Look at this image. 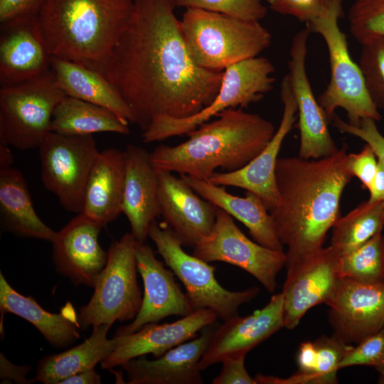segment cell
Here are the masks:
<instances>
[{"label":"cell","instance_id":"obj_1","mask_svg":"<svg viewBox=\"0 0 384 384\" xmlns=\"http://www.w3.org/2000/svg\"><path fill=\"white\" fill-rule=\"evenodd\" d=\"M174 0H134L129 21L100 70L144 131L157 116L184 118L208 106L223 72L198 66L183 38Z\"/></svg>","mask_w":384,"mask_h":384},{"label":"cell","instance_id":"obj_2","mask_svg":"<svg viewBox=\"0 0 384 384\" xmlns=\"http://www.w3.org/2000/svg\"><path fill=\"white\" fill-rule=\"evenodd\" d=\"M347 157L344 145L317 159L278 158L279 202L270 213L278 239L287 247V269L324 247L328 231L340 217L343 191L353 178Z\"/></svg>","mask_w":384,"mask_h":384},{"label":"cell","instance_id":"obj_3","mask_svg":"<svg viewBox=\"0 0 384 384\" xmlns=\"http://www.w3.org/2000/svg\"><path fill=\"white\" fill-rule=\"evenodd\" d=\"M216 117L188 133L185 142L156 147L149 153L155 169L207 181L218 169L231 172L244 167L276 132L270 121L242 108L228 109Z\"/></svg>","mask_w":384,"mask_h":384},{"label":"cell","instance_id":"obj_4","mask_svg":"<svg viewBox=\"0 0 384 384\" xmlns=\"http://www.w3.org/2000/svg\"><path fill=\"white\" fill-rule=\"evenodd\" d=\"M133 7L134 0H45L38 18L52 56L100 73Z\"/></svg>","mask_w":384,"mask_h":384},{"label":"cell","instance_id":"obj_5","mask_svg":"<svg viewBox=\"0 0 384 384\" xmlns=\"http://www.w3.org/2000/svg\"><path fill=\"white\" fill-rule=\"evenodd\" d=\"M180 28L193 62L213 72L258 56L272 41L260 21L200 9H186Z\"/></svg>","mask_w":384,"mask_h":384},{"label":"cell","instance_id":"obj_6","mask_svg":"<svg viewBox=\"0 0 384 384\" xmlns=\"http://www.w3.org/2000/svg\"><path fill=\"white\" fill-rule=\"evenodd\" d=\"M341 14L342 0H331L323 13L306 24L309 32L323 38L329 53L330 80L318 102L329 120L336 109L342 108L352 125H359L364 119L379 121L381 114L370 98L359 64L350 55L346 36L339 28Z\"/></svg>","mask_w":384,"mask_h":384},{"label":"cell","instance_id":"obj_7","mask_svg":"<svg viewBox=\"0 0 384 384\" xmlns=\"http://www.w3.org/2000/svg\"><path fill=\"white\" fill-rule=\"evenodd\" d=\"M274 72L273 64L265 57H254L229 66L223 73L218 94L208 106L184 118L154 117L142 132L143 142L186 135L228 109L247 107L260 100L273 88Z\"/></svg>","mask_w":384,"mask_h":384},{"label":"cell","instance_id":"obj_8","mask_svg":"<svg viewBox=\"0 0 384 384\" xmlns=\"http://www.w3.org/2000/svg\"><path fill=\"white\" fill-rule=\"evenodd\" d=\"M65 96L51 69L29 80L1 87L0 142L22 151L39 148L51 132L55 107Z\"/></svg>","mask_w":384,"mask_h":384},{"label":"cell","instance_id":"obj_9","mask_svg":"<svg viewBox=\"0 0 384 384\" xmlns=\"http://www.w3.org/2000/svg\"><path fill=\"white\" fill-rule=\"evenodd\" d=\"M137 242L132 233H127L110 245L93 294L80 309L78 322L80 328L112 326L117 321L133 320L138 314L143 297L137 276Z\"/></svg>","mask_w":384,"mask_h":384},{"label":"cell","instance_id":"obj_10","mask_svg":"<svg viewBox=\"0 0 384 384\" xmlns=\"http://www.w3.org/2000/svg\"><path fill=\"white\" fill-rule=\"evenodd\" d=\"M148 237L166 265L185 287L194 311L210 309L224 321L238 315L239 307L259 294L257 287L242 291H230L222 287L215 276V267L186 252L178 237L166 224L163 226L156 220L153 221Z\"/></svg>","mask_w":384,"mask_h":384},{"label":"cell","instance_id":"obj_11","mask_svg":"<svg viewBox=\"0 0 384 384\" xmlns=\"http://www.w3.org/2000/svg\"><path fill=\"white\" fill-rule=\"evenodd\" d=\"M38 149L45 188L66 210L81 213L87 179L100 152L94 136L51 132Z\"/></svg>","mask_w":384,"mask_h":384},{"label":"cell","instance_id":"obj_12","mask_svg":"<svg viewBox=\"0 0 384 384\" xmlns=\"http://www.w3.org/2000/svg\"><path fill=\"white\" fill-rule=\"evenodd\" d=\"M193 255L207 262L235 265L253 276L270 293L275 290L277 276L287 262L284 250L252 241L233 217L219 208L211 231L195 245Z\"/></svg>","mask_w":384,"mask_h":384},{"label":"cell","instance_id":"obj_13","mask_svg":"<svg viewBox=\"0 0 384 384\" xmlns=\"http://www.w3.org/2000/svg\"><path fill=\"white\" fill-rule=\"evenodd\" d=\"M282 291L284 327L294 329L312 307L325 303L342 276L341 254L331 245L322 247L287 269Z\"/></svg>","mask_w":384,"mask_h":384},{"label":"cell","instance_id":"obj_14","mask_svg":"<svg viewBox=\"0 0 384 384\" xmlns=\"http://www.w3.org/2000/svg\"><path fill=\"white\" fill-rule=\"evenodd\" d=\"M307 28L294 36L289 50L287 74L297 106V128L300 143L299 156L317 159L334 154L339 149L329 129V119L313 93L306 68Z\"/></svg>","mask_w":384,"mask_h":384},{"label":"cell","instance_id":"obj_15","mask_svg":"<svg viewBox=\"0 0 384 384\" xmlns=\"http://www.w3.org/2000/svg\"><path fill=\"white\" fill-rule=\"evenodd\" d=\"M326 304L334 335L347 344L358 343L384 326V284L341 277Z\"/></svg>","mask_w":384,"mask_h":384},{"label":"cell","instance_id":"obj_16","mask_svg":"<svg viewBox=\"0 0 384 384\" xmlns=\"http://www.w3.org/2000/svg\"><path fill=\"white\" fill-rule=\"evenodd\" d=\"M283 112L279 125L262 151L244 167L231 172H215L208 180L221 186L240 188L258 196L271 211L279 202L275 169L282 143L297 119V106L286 75L281 83Z\"/></svg>","mask_w":384,"mask_h":384},{"label":"cell","instance_id":"obj_17","mask_svg":"<svg viewBox=\"0 0 384 384\" xmlns=\"http://www.w3.org/2000/svg\"><path fill=\"white\" fill-rule=\"evenodd\" d=\"M103 226L81 212L55 235L51 242L56 271L75 286L93 287L107 260V252L99 243Z\"/></svg>","mask_w":384,"mask_h":384},{"label":"cell","instance_id":"obj_18","mask_svg":"<svg viewBox=\"0 0 384 384\" xmlns=\"http://www.w3.org/2000/svg\"><path fill=\"white\" fill-rule=\"evenodd\" d=\"M136 257L144 284L141 308L135 319L117 329L115 334L132 333L146 324L158 322L169 316H186L194 311L174 272L164 267L145 242H137Z\"/></svg>","mask_w":384,"mask_h":384},{"label":"cell","instance_id":"obj_19","mask_svg":"<svg viewBox=\"0 0 384 384\" xmlns=\"http://www.w3.org/2000/svg\"><path fill=\"white\" fill-rule=\"evenodd\" d=\"M218 318L213 310L200 309L171 323H149L132 333L115 334L117 346L100 363L101 367L111 370L146 354L159 358L172 348L198 336V332L213 324Z\"/></svg>","mask_w":384,"mask_h":384},{"label":"cell","instance_id":"obj_20","mask_svg":"<svg viewBox=\"0 0 384 384\" xmlns=\"http://www.w3.org/2000/svg\"><path fill=\"white\" fill-rule=\"evenodd\" d=\"M156 171L160 215L183 246L194 247L211 231L218 207L196 193L181 177Z\"/></svg>","mask_w":384,"mask_h":384},{"label":"cell","instance_id":"obj_21","mask_svg":"<svg viewBox=\"0 0 384 384\" xmlns=\"http://www.w3.org/2000/svg\"><path fill=\"white\" fill-rule=\"evenodd\" d=\"M52 55L38 15L1 23V87L21 83L49 70Z\"/></svg>","mask_w":384,"mask_h":384},{"label":"cell","instance_id":"obj_22","mask_svg":"<svg viewBox=\"0 0 384 384\" xmlns=\"http://www.w3.org/2000/svg\"><path fill=\"white\" fill-rule=\"evenodd\" d=\"M284 327L282 293L274 294L261 309L246 316L236 315L214 331L210 343L199 361L203 370L221 363L226 357L246 354Z\"/></svg>","mask_w":384,"mask_h":384},{"label":"cell","instance_id":"obj_23","mask_svg":"<svg viewBox=\"0 0 384 384\" xmlns=\"http://www.w3.org/2000/svg\"><path fill=\"white\" fill-rule=\"evenodd\" d=\"M205 327L196 338L181 343L153 360L139 356L121 367L129 384H202L199 361L206 352L214 331Z\"/></svg>","mask_w":384,"mask_h":384},{"label":"cell","instance_id":"obj_24","mask_svg":"<svg viewBox=\"0 0 384 384\" xmlns=\"http://www.w3.org/2000/svg\"><path fill=\"white\" fill-rule=\"evenodd\" d=\"M126 174L122 213L127 218L135 239L144 242L150 225L160 215L157 193L159 178L149 153L129 144L125 151Z\"/></svg>","mask_w":384,"mask_h":384},{"label":"cell","instance_id":"obj_25","mask_svg":"<svg viewBox=\"0 0 384 384\" xmlns=\"http://www.w3.org/2000/svg\"><path fill=\"white\" fill-rule=\"evenodd\" d=\"M126 174L124 151L108 148L99 152L90 173L82 212L104 227L122 213Z\"/></svg>","mask_w":384,"mask_h":384},{"label":"cell","instance_id":"obj_26","mask_svg":"<svg viewBox=\"0 0 384 384\" xmlns=\"http://www.w3.org/2000/svg\"><path fill=\"white\" fill-rule=\"evenodd\" d=\"M180 176L203 198L241 222L255 242L271 249L283 250L270 213L258 196L246 191L245 196L240 197L208 180H199L187 175Z\"/></svg>","mask_w":384,"mask_h":384},{"label":"cell","instance_id":"obj_27","mask_svg":"<svg viewBox=\"0 0 384 384\" xmlns=\"http://www.w3.org/2000/svg\"><path fill=\"white\" fill-rule=\"evenodd\" d=\"M50 69L66 95L84 100L136 124L134 114L115 87L100 73L75 61L52 56Z\"/></svg>","mask_w":384,"mask_h":384},{"label":"cell","instance_id":"obj_28","mask_svg":"<svg viewBox=\"0 0 384 384\" xmlns=\"http://www.w3.org/2000/svg\"><path fill=\"white\" fill-rule=\"evenodd\" d=\"M1 331L5 314H15L34 326L53 347H69L80 338L79 324L72 307L61 313H51L31 297L16 292L0 274Z\"/></svg>","mask_w":384,"mask_h":384},{"label":"cell","instance_id":"obj_29","mask_svg":"<svg viewBox=\"0 0 384 384\" xmlns=\"http://www.w3.org/2000/svg\"><path fill=\"white\" fill-rule=\"evenodd\" d=\"M0 219L3 229L18 237L51 242L55 235L35 211L27 182L13 166L0 169Z\"/></svg>","mask_w":384,"mask_h":384},{"label":"cell","instance_id":"obj_30","mask_svg":"<svg viewBox=\"0 0 384 384\" xmlns=\"http://www.w3.org/2000/svg\"><path fill=\"white\" fill-rule=\"evenodd\" d=\"M110 327L107 324L95 327L90 336L82 343L43 358L38 363L34 380L43 384H60L69 376L95 368L117 346L114 337L107 338Z\"/></svg>","mask_w":384,"mask_h":384},{"label":"cell","instance_id":"obj_31","mask_svg":"<svg viewBox=\"0 0 384 384\" xmlns=\"http://www.w3.org/2000/svg\"><path fill=\"white\" fill-rule=\"evenodd\" d=\"M50 130L64 135H93L100 132L129 134V124L101 106L66 95L55 107Z\"/></svg>","mask_w":384,"mask_h":384},{"label":"cell","instance_id":"obj_32","mask_svg":"<svg viewBox=\"0 0 384 384\" xmlns=\"http://www.w3.org/2000/svg\"><path fill=\"white\" fill-rule=\"evenodd\" d=\"M384 227V205L381 201H364L340 216L332 227L331 245L341 255L364 244Z\"/></svg>","mask_w":384,"mask_h":384},{"label":"cell","instance_id":"obj_33","mask_svg":"<svg viewBox=\"0 0 384 384\" xmlns=\"http://www.w3.org/2000/svg\"><path fill=\"white\" fill-rule=\"evenodd\" d=\"M342 277L368 284H384V235L377 233L368 241L341 255Z\"/></svg>","mask_w":384,"mask_h":384},{"label":"cell","instance_id":"obj_34","mask_svg":"<svg viewBox=\"0 0 384 384\" xmlns=\"http://www.w3.org/2000/svg\"><path fill=\"white\" fill-rule=\"evenodd\" d=\"M349 29L361 44L384 38V0H356L348 12Z\"/></svg>","mask_w":384,"mask_h":384},{"label":"cell","instance_id":"obj_35","mask_svg":"<svg viewBox=\"0 0 384 384\" xmlns=\"http://www.w3.org/2000/svg\"><path fill=\"white\" fill-rule=\"evenodd\" d=\"M359 65L372 101L384 113V38L361 44Z\"/></svg>","mask_w":384,"mask_h":384},{"label":"cell","instance_id":"obj_36","mask_svg":"<svg viewBox=\"0 0 384 384\" xmlns=\"http://www.w3.org/2000/svg\"><path fill=\"white\" fill-rule=\"evenodd\" d=\"M316 361L313 383L332 384L337 383V372L340 363L352 346L347 344L334 334L322 336L314 341Z\"/></svg>","mask_w":384,"mask_h":384},{"label":"cell","instance_id":"obj_37","mask_svg":"<svg viewBox=\"0 0 384 384\" xmlns=\"http://www.w3.org/2000/svg\"><path fill=\"white\" fill-rule=\"evenodd\" d=\"M176 7L200 9L260 21L267 13L265 0H174Z\"/></svg>","mask_w":384,"mask_h":384},{"label":"cell","instance_id":"obj_38","mask_svg":"<svg viewBox=\"0 0 384 384\" xmlns=\"http://www.w3.org/2000/svg\"><path fill=\"white\" fill-rule=\"evenodd\" d=\"M367 366L379 374L378 383L384 384V326L356 346H351L343 358L339 368Z\"/></svg>","mask_w":384,"mask_h":384},{"label":"cell","instance_id":"obj_39","mask_svg":"<svg viewBox=\"0 0 384 384\" xmlns=\"http://www.w3.org/2000/svg\"><path fill=\"white\" fill-rule=\"evenodd\" d=\"M333 125L341 132L355 136L369 144L378 159L384 166V136L379 132L376 121L364 119L360 124L354 126L341 119L336 114L332 117Z\"/></svg>","mask_w":384,"mask_h":384},{"label":"cell","instance_id":"obj_40","mask_svg":"<svg viewBox=\"0 0 384 384\" xmlns=\"http://www.w3.org/2000/svg\"><path fill=\"white\" fill-rule=\"evenodd\" d=\"M331 0H275L270 8L279 14L290 15L306 24L318 18Z\"/></svg>","mask_w":384,"mask_h":384},{"label":"cell","instance_id":"obj_41","mask_svg":"<svg viewBox=\"0 0 384 384\" xmlns=\"http://www.w3.org/2000/svg\"><path fill=\"white\" fill-rule=\"evenodd\" d=\"M378 164V159L374 150L366 143L358 153L348 154V169L353 177L358 178L366 189L368 190L371 185Z\"/></svg>","mask_w":384,"mask_h":384},{"label":"cell","instance_id":"obj_42","mask_svg":"<svg viewBox=\"0 0 384 384\" xmlns=\"http://www.w3.org/2000/svg\"><path fill=\"white\" fill-rule=\"evenodd\" d=\"M246 354L230 356L223 359L220 373L212 381L213 384H256L245 366Z\"/></svg>","mask_w":384,"mask_h":384},{"label":"cell","instance_id":"obj_43","mask_svg":"<svg viewBox=\"0 0 384 384\" xmlns=\"http://www.w3.org/2000/svg\"><path fill=\"white\" fill-rule=\"evenodd\" d=\"M45 0H0V22L37 16Z\"/></svg>","mask_w":384,"mask_h":384},{"label":"cell","instance_id":"obj_44","mask_svg":"<svg viewBox=\"0 0 384 384\" xmlns=\"http://www.w3.org/2000/svg\"><path fill=\"white\" fill-rule=\"evenodd\" d=\"M316 361V349L314 342H302L297 354L298 373L304 377L306 383H313Z\"/></svg>","mask_w":384,"mask_h":384},{"label":"cell","instance_id":"obj_45","mask_svg":"<svg viewBox=\"0 0 384 384\" xmlns=\"http://www.w3.org/2000/svg\"><path fill=\"white\" fill-rule=\"evenodd\" d=\"M31 371V367L28 366H18L11 363L2 353H0V378L1 383H15L21 384L31 383L34 380L27 378Z\"/></svg>","mask_w":384,"mask_h":384},{"label":"cell","instance_id":"obj_46","mask_svg":"<svg viewBox=\"0 0 384 384\" xmlns=\"http://www.w3.org/2000/svg\"><path fill=\"white\" fill-rule=\"evenodd\" d=\"M368 191V201L371 202L381 201L384 205V166L379 160L376 174Z\"/></svg>","mask_w":384,"mask_h":384},{"label":"cell","instance_id":"obj_47","mask_svg":"<svg viewBox=\"0 0 384 384\" xmlns=\"http://www.w3.org/2000/svg\"><path fill=\"white\" fill-rule=\"evenodd\" d=\"M100 375L95 368L88 369L63 380L60 384H100L101 383Z\"/></svg>","mask_w":384,"mask_h":384},{"label":"cell","instance_id":"obj_48","mask_svg":"<svg viewBox=\"0 0 384 384\" xmlns=\"http://www.w3.org/2000/svg\"><path fill=\"white\" fill-rule=\"evenodd\" d=\"M14 156L10 146L0 142V169L12 166Z\"/></svg>","mask_w":384,"mask_h":384},{"label":"cell","instance_id":"obj_49","mask_svg":"<svg viewBox=\"0 0 384 384\" xmlns=\"http://www.w3.org/2000/svg\"><path fill=\"white\" fill-rule=\"evenodd\" d=\"M266 1H267L269 3V4H270L272 3V2H273L274 1H275V0H266Z\"/></svg>","mask_w":384,"mask_h":384}]
</instances>
